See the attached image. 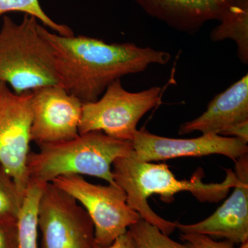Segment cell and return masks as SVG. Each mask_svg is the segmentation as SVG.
I'll use <instances>...</instances> for the list:
<instances>
[{"label":"cell","instance_id":"6da1fadb","mask_svg":"<svg viewBox=\"0 0 248 248\" xmlns=\"http://www.w3.org/2000/svg\"><path fill=\"white\" fill-rule=\"evenodd\" d=\"M38 30L53 49L60 85L83 104L97 100L115 80L141 73L152 64H166L171 58L167 52L130 42L66 37L40 24Z\"/></svg>","mask_w":248,"mask_h":248},{"label":"cell","instance_id":"7a4b0ae2","mask_svg":"<svg viewBox=\"0 0 248 248\" xmlns=\"http://www.w3.org/2000/svg\"><path fill=\"white\" fill-rule=\"evenodd\" d=\"M221 183L205 184L203 172H195L190 180H179L166 164L141 161L131 155L116 159L112 164L114 181L126 195L129 206L144 220L170 236L176 230V222L168 221L155 213L148 205L150 196L159 195L169 202L176 194L190 192L200 202L217 203L224 199L236 184L232 169H226Z\"/></svg>","mask_w":248,"mask_h":248},{"label":"cell","instance_id":"3957f363","mask_svg":"<svg viewBox=\"0 0 248 248\" xmlns=\"http://www.w3.org/2000/svg\"><path fill=\"white\" fill-rule=\"evenodd\" d=\"M38 146V152L29 155L27 172L29 181L42 186L64 175L91 176L117 185L112 164L134 152L132 141L111 138L101 131Z\"/></svg>","mask_w":248,"mask_h":248},{"label":"cell","instance_id":"277c9868","mask_svg":"<svg viewBox=\"0 0 248 248\" xmlns=\"http://www.w3.org/2000/svg\"><path fill=\"white\" fill-rule=\"evenodd\" d=\"M38 21L24 15L17 24L3 17L0 29V81L15 93L60 84L52 47L41 35Z\"/></svg>","mask_w":248,"mask_h":248},{"label":"cell","instance_id":"5b68a950","mask_svg":"<svg viewBox=\"0 0 248 248\" xmlns=\"http://www.w3.org/2000/svg\"><path fill=\"white\" fill-rule=\"evenodd\" d=\"M161 92L159 86L129 92L121 79L115 80L97 100L83 104L79 135L101 131L117 140L133 141L139 122L161 103Z\"/></svg>","mask_w":248,"mask_h":248},{"label":"cell","instance_id":"8992f818","mask_svg":"<svg viewBox=\"0 0 248 248\" xmlns=\"http://www.w3.org/2000/svg\"><path fill=\"white\" fill-rule=\"evenodd\" d=\"M75 199L89 215L94 226V240L107 247L141 219L129 206L126 195L117 185H98L83 176L64 175L51 182Z\"/></svg>","mask_w":248,"mask_h":248},{"label":"cell","instance_id":"52a82bcc","mask_svg":"<svg viewBox=\"0 0 248 248\" xmlns=\"http://www.w3.org/2000/svg\"><path fill=\"white\" fill-rule=\"evenodd\" d=\"M40 248H95L93 223L71 196L46 184L37 207Z\"/></svg>","mask_w":248,"mask_h":248},{"label":"cell","instance_id":"ba28073f","mask_svg":"<svg viewBox=\"0 0 248 248\" xmlns=\"http://www.w3.org/2000/svg\"><path fill=\"white\" fill-rule=\"evenodd\" d=\"M32 96L31 91L15 93L0 81V165L14 179L23 196L29 182Z\"/></svg>","mask_w":248,"mask_h":248},{"label":"cell","instance_id":"9c48e42d","mask_svg":"<svg viewBox=\"0 0 248 248\" xmlns=\"http://www.w3.org/2000/svg\"><path fill=\"white\" fill-rule=\"evenodd\" d=\"M32 92L31 141L37 146L68 141L79 136L83 103L62 85Z\"/></svg>","mask_w":248,"mask_h":248},{"label":"cell","instance_id":"30bf717a","mask_svg":"<svg viewBox=\"0 0 248 248\" xmlns=\"http://www.w3.org/2000/svg\"><path fill=\"white\" fill-rule=\"evenodd\" d=\"M132 143L135 157L148 162L212 155H223L235 161L248 153V143L236 138L213 134L176 139L159 136L142 129L137 131Z\"/></svg>","mask_w":248,"mask_h":248},{"label":"cell","instance_id":"8fae6325","mask_svg":"<svg viewBox=\"0 0 248 248\" xmlns=\"http://www.w3.org/2000/svg\"><path fill=\"white\" fill-rule=\"evenodd\" d=\"M236 184L224 203L205 219L192 224L176 222L182 234L195 233L225 239L233 244L248 242V155L234 161Z\"/></svg>","mask_w":248,"mask_h":248},{"label":"cell","instance_id":"7c38bea8","mask_svg":"<svg viewBox=\"0 0 248 248\" xmlns=\"http://www.w3.org/2000/svg\"><path fill=\"white\" fill-rule=\"evenodd\" d=\"M147 14L180 32L197 33L205 23L219 22L232 0H135Z\"/></svg>","mask_w":248,"mask_h":248},{"label":"cell","instance_id":"4fadbf2b","mask_svg":"<svg viewBox=\"0 0 248 248\" xmlns=\"http://www.w3.org/2000/svg\"><path fill=\"white\" fill-rule=\"evenodd\" d=\"M248 120V75L217 94L206 110L195 120L180 125L179 135L193 132L219 135L234 124Z\"/></svg>","mask_w":248,"mask_h":248},{"label":"cell","instance_id":"5bb4252c","mask_svg":"<svg viewBox=\"0 0 248 248\" xmlns=\"http://www.w3.org/2000/svg\"><path fill=\"white\" fill-rule=\"evenodd\" d=\"M210 40L234 41L237 55L244 64L248 63V0H232L219 24L210 32Z\"/></svg>","mask_w":248,"mask_h":248},{"label":"cell","instance_id":"9a60e30c","mask_svg":"<svg viewBox=\"0 0 248 248\" xmlns=\"http://www.w3.org/2000/svg\"><path fill=\"white\" fill-rule=\"evenodd\" d=\"M45 186L29 182L17 218V248H40L37 207Z\"/></svg>","mask_w":248,"mask_h":248},{"label":"cell","instance_id":"2e32d148","mask_svg":"<svg viewBox=\"0 0 248 248\" xmlns=\"http://www.w3.org/2000/svg\"><path fill=\"white\" fill-rule=\"evenodd\" d=\"M9 12L24 13L32 16L42 25L59 35L70 37L74 35L73 30L66 24H59L53 20L41 6L39 0H0V16Z\"/></svg>","mask_w":248,"mask_h":248},{"label":"cell","instance_id":"e0dca14e","mask_svg":"<svg viewBox=\"0 0 248 248\" xmlns=\"http://www.w3.org/2000/svg\"><path fill=\"white\" fill-rule=\"evenodd\" d=\"M128 231L136 248H192L186 243L180 244L173 241L159 228L142 218L130 226Z\"/></svg>","mask_w":248,"mask_h":248},{"label":"cell","instance_id":"ac0fdd59","mask_svg":"<svg viewBox=\"0 0 248 248\" xmlns=\"http://www.w3.org/2000/svg\"><path fill=\"white\" fill-rule=\"evenodd\" d=\"M24 197L14 179L0 165V220L17 221Z\"/></svg>","mask_w":248,"mask_h":248},{"label":"cell","instance_id":"d6986e66","mask_svg":"<svg viewBox=\"0 0 248 248\" xmlns=\"http://www.w3.org/2000/svg\"><path fill=\"white\" fill-rule=\"evenodd\" d=\"M181 239L192 248H248V242L234 247L229 241H217L206 235L195 233H181Z\"/></svg>","mask_w":248,"mask_h":248},{"label":"cell","instance_id":"ffe728a7","mask_svg":"<svg viewBox=\"0 0 248 248\" xmlns=\"http://www.w3.org/2000/svg\"><path fill=\"white\" fill-rule=\"evenodd\" d=\"M0 248H17V221L0 220Z\"/></svg>","mask_w":248,"mask_h":248},{"label":"cell","instance_id":"44dd1931","mask_svg":"<svg viewBox=\"0 0 248 248\" xmlns=\"http://www.w3.org/2000/svg\"><path fill=\"white\" fill-rule=\"evenodd\" d=\"M222 136L231 137L241 140L244 143H248V120L234 124L226 128Z\"/></svg>","mask_w":248,"mask_h":248},{"label":"cell","instance_id":"7402d4cb","mask_svg":"<svg viewBox=\"0 0 248 248\" xmlns=\"http://www.w3.org/2000/svg\"><path fill=\"white\" fill-rule=\"evenodd\" d=\"M95 248H136V246L130 231H128L119 236L110 246L107 247H99L96 245Z\"/></svg>","mask_w":248,"mask_h":248}]
</instances>
